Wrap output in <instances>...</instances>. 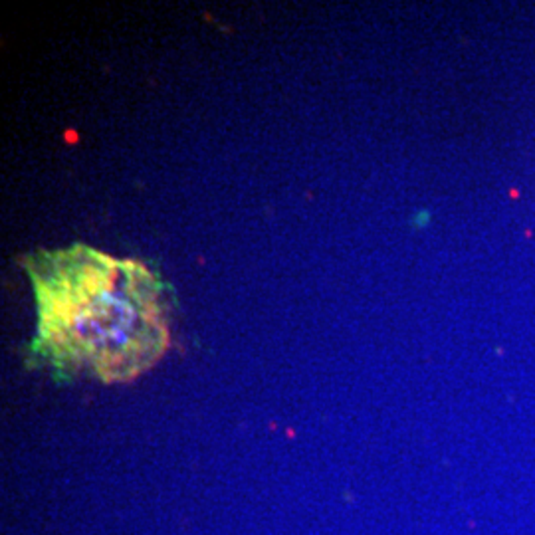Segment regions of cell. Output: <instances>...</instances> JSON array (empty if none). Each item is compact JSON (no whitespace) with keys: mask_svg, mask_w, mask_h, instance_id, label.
Masks as SVG:
<instances>
[{"mask_svg":"<svg viewBox=\"0 0 535 535\" xmlns=\"http://www.w3.org/2000/svg\"><path fill=\"white\" fill-rule=\"evenodd\" d=\"M38 304L30 359L56 377L90 371L103 383L145 373L169 347L171 287L139 260L76 244L22 260Z\"/></svg>","mask_w":535,"mask_h":535,"instance_id":"cell-1","label":"cell"}]
</instances>
